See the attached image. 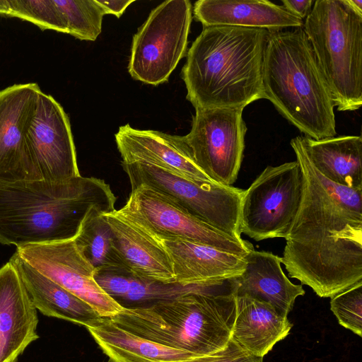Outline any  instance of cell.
<instances>
[{
	"instance_id": "obj_1",
	"label": "cell",
	"mask_w": 362,
	"mask_h": 362,
	"mask_svg": "<svg viewBox=\"0 0 362 362\" xmlns=\"http://www.w3.org/2000/svg\"><path fill=\"white\" fill-rule=\"evenodd\" d=\"M303 174L299 208L285 237L281 263L291 278L321 298L362 281V189L335 184L291 140Z\"/></svg>"
},
{
	"instance_id": "obj_2",
	"label": "cell",
	"mask_w": 362,
	"mask_h": 362,
	"mask_svg": "<svg viewBox=\"0 0 362 362\" xmlns=\"http://www.w3.org/2000/svg\"><path fill=\"white\" fill-rule=\"evenodd\" d=\"M116 199L110 186L93 177L0 182V243L19 247L73 239L92 209L111 212Z\"/></svg>"
},
{
	"instance_id": "obj_3",
	"label": "cell",
	"mask_w": 362,
	"mask_h": 362,
	"mask_svg": "<svg viewBox=\"0 0 362 362\" xmlns=\"http://www.w3.org/2000/svg\"><path fill=\"white\" fill-rule=\"evenodd\" d=\"M269 34L260 28H203L181 73L194 108H245L264 98L262 70Z\"/></svg>"
},
{
	"instance_id": "obj_4",
	"label": "cell",
	"mask_w": 362,
	"mask_h": 362,
	"mask_svg": "<svg viewBox=\"0 0 362 362\" xmlns=\"http://www.w3.org/2000/svg\"><path fill=\"white\" fill-rule=\"evenodd\" d=\"M234 277L206 290L187 293L148 306L124 307L108 317L146 340L199 356L223 349L235 317Z\"/></svg>"
},
{
	"instance_id": "obj_5",
	"label": "cell",
	"mask_w": 362,
	"mask_h": 362,
	"mask_svg": "<svg viewBox=\"0 0 362 362\" xmlns=\"http://www.w3.org/2000/svg\"><path fill=\"white\" fill-rule=\"evenodd\" d=\"M262 84L264 98L305 136H335L334 105L303 27L270 33Z\"/></svg>"
},
{
	"instance_id": "obj_6",
	"label": "cell",
	"mask_w": 362,
	"mask_h": 362,
	"mask_svg": "<svg viewBox=\"0 0 362 362\" xmlns=\"http://www.w3.org/2000/svg\"><path fill=\"white\" fill-rule=\"evenodd\" d=\"M303 29L338 111L362 105V13L347 0H317Z\"/></svg>"
},
{
	"instance_id": "obj_7",
	"label": "cell",
	"mask_w": 362,
	"mask_h": 362,
	"mask_svg": "<svg viewBox=\"0 0 362 362\" xmlns=\"http://www.w3.org/2000/svg\"><path fill=\"white\" fill-rule=\"evenodd\" d=\"M192 6L188 0H168L153 8L132 40L128 71L152 86L168 81L187 47Z\"/></svg>"
},
{
	"instance_id": "obj_8",
	"label": "cell",
	"mask_w": 362,
	"mask_h": 362,
	"mask_svg": "<svg viewBox=\"0 0 362 362\" xmlns=\"http://www.w3.org/2000/svg\"><path fill=\"white\" fill-rule=\"evenodd\" d=\"M303 174L297 160L268 165L244 190L239 230L256 241L285 238L299 208Z\"/></svg>"
},
{
	"instance_id": "obj_9",
	"label": "cell",
	"mask_w": 362,
	"mask_h": 362,
	"mask_svg": "<svg viewBox=\"0 0 362 362\" xmlns=\"http://www.w3.org/2000/svg\"><path fill=\"white\" fill-rule=\"evenodd\" d=\"M131 188L151 187L175 200L209 225L241 240L239 218L244 190L215 182H195L144 163H122Z\"/></svg>"
},
{
	"instance_id": "obj_10",
	"label": "cell",
	"mask_w": 362,
	"mask_h": 362,
	"mask_svg": "<svg viewBox=\"0 0 362 362\" xmlns=\"http://www.w3.org/2000/svg\"><path fill=\"white\" fill-rule=\"evenodd\" d=\"M243 107L197 108L185 136L199 169L214 182L233 186L241 166L247 127Z\"/></svg>"
},
{
	"instance_id": "obj_11",
	"label": "cell",
	"mask_w": 362,
	"mask_h": 362,
	"mask_svg": "<svg viewBox=\"0 0 362 362\" xmlns=\"http://www.w3.org/2000/svg\"><path fill=\"white\" fill-rule=\"evenodd\" d=\"M119 210L154 234L200 243L241 255L254 250L250 242L218 230L172 198L145 185L132 188L126 204Z\"/></svg>"
},
{
	"instance_id": "obj_12",
	"label": "cell",
	"mask_w": 362,
	"mask_h": 362,
	"mask_svg": "<svg viewBox=\"0 0 362 362\" xmlns=\"http://www.w3.org/2000/svg\"><path fill=\"white\" fill-rule=\"evenodd\" d=\"M23 144L43 180L62 182L81 176L69 117L62 105L42 90L25 129Z\"/></svg>"
},
{
	"instance_id": "obj_13",
	"label": "cell",
	"mask_w": 362,
	"mask_h": 362,
	"mask_svg": "<svg viewBox=\"0 0 362 362\" xmlns=\"http://www.w3.org/2000/svg\"><path fill=\"white\" fill-rule=\"evenodd\" d=\"M16 253L37 271L88 304L100 317H110L124 306L94 279L95 268L74 238L17 247Z\"/></svg>"
},
{
	"instance_id": "obj_14",
	"label": "cell",
	"mask_w": 362,
	"mask_h": 362,
	"mask_svg": "<svg viewBox=\"0 0 362 362\" xmlns=\"http://www.w3.org/2000/svg\"><path fill=\"white\" fill-rule=\"evenodd\" d=\"M40 90L36 83L14 84L0 90V182L42 180L23 144Z\"/></svg>"
},
{
	"instance_id": "obj_15",
	"label": "cell",
	"mask_w": 362,
	"mask_h": 362,
	"mask_svg": "<svg viewBox=\"0 0 362 362\" xmlns=\"http://www.w3.org/2000/svg\"><path fill=\"white\" fill-rule=\"evenodd\" d=\"M141 228L167 255L177 285L218 286L241 274L245 269V255L200 243L154 234Z\"/></svg>"
},
{
	"instance_id": "obj_16",
	"label": "cell",
	"mask_w": 362,
	"mask_h": 362,
	"mask_svg": "<svg viewBox=\"0 0 362 362\" xmlns=\"http://www.w3.org/2000/svg\"><path fill=\"white\" fill-rule=\"evenodd\" d=\"M115 137L122 163L151 164L195 182H212L194 161L185 136L137 129L127 124L119 127Z\"/></svg>"
},
{
	"instance_id": "obj_17",
	"label": "cell",
	"mask_w": 362,
	"mask_h": 362,
	"mask_svg": "<svg viewBox=\"0 0 362 362\" xmlns=\"http://www.w3.org/2000/svg\"><path fill=\"white\" fill-rule=\"evenodd\" d=\"M37 323V309L8 261L0 268V362H16L39 338Z\"/></svg>"
},
{
	"instance_id": "obj_18",
	"label": "cell",
	"mask_w": 362,
	"mask_h": 362,
	"mask_svg": "<svg viewBox=\"0 0 362 362\" xmlns=\"http://www.w3.org/2000/svg\"><path fill=\"white\" fill-rule=\"evenodd\" d=\"M103 215L111 230L117 255L132 274L164 284H176L167 255L146 231L119 209Z\"/></svg>"
},
{
	"instance_id": "obj_19",
	"label": "cell",
	"mask_w": 362,
	"mask_h": 362,
	"mask_svg": "<svg viewBox=\"0 0 362 362\" xmlns=\"http://www.w3.org/2000/svg\"><path fill=\"white\" fill-rule=\"evenodd\" d=\"M193 12L203 28L233 26L273 33L302 28L304 23L283 6L267 0H199Z\"/></svg>"
},
{
	"instance_id": "obj_20",
	"label": "cell",
	"mask_w": 362,
	"mask_h": 362,
	"mask_svg": "<svg viewBox=\"0 0 362 362\" xmlns=\"http://www.w3.org/2000/svg\"><path fill=\"white\" fill-rule=\"evenodd\" d=\"M245 257V269L235 277L234 296L268 303L287 317L296 299L305 293L302 285L294 284L288 279L278 255L254 249Z\"/></svg>"
},
{
	"instance_id": "obj_21",
	"label": "cell",
	"mask_w": 362,
	"mask_h": 362,
	"mask_svg": "<svg viewBox=\"0 0 362 362\" xmlns=\"http://www.w3.org/2000/svg\"><path fill=\"white\" fill-rule=\"evenodd\" d=\"M231 339L250 354L264 357L293 327L271 304L246 296L235 297Z\"/></svg>"
},
{
	"instance_id": "obj_22",
	"label": "cell",
	"mask_w": 362,
	"mask_h": 362,
	"mask_svg": "<svg viewBox=\"0 0 362 362\" xmlns=\"http://www.w3.org/2000/svg\"><path fill=\"white\" fill-rule=\"evenodd\" d=\"M300 139L311 163L325 177L341 186L362 189L361 136Z\"/></svg>"
},
{
	"instance_id": "obj_23",
	"label": "cell",
	"mask_w": 362,
	"mask_h": 362,
	"mask_svg": "<svg viewBox=\"0 0 362 362\" xmlns=\"http://www.w3.org/2000/svg\"><path fill=\"white\" fill-rule=\"evenodd\" d=\"M9 262L18 272L34 306L43 315L85 327L100 317L88 304L37 271L16 252Z\"/></svg>"
},
{
	"instance_id": "obj_24",
	"label": "cell",
	"mask_w": 362,
	"mask_h": 362,
	"mask_svg": "<svg viewBox=\"0 0 362 362\" xmlns=\"http://www.w3.org/2000/svg\"><path fill=\"white\" fill-rule=\"evenodd\" d=\"M114 362H187L202 356L160 345L129 333L100 317L86 327Z\"/></svg>"
},
{
	"instance_id": "obj_25",
	"label": "cell",
	"mask_w": 362,
	"mask_h": 362,
	"mask_svg": "<svg viewBox=\"0 0 362 362\" xmlns=\"http://www.w3.org/2000/svg\"><path fill=\"white\" fill-rule=\"evenodd\" d=\"M103 214L100 209H92L83 220L74 242L95 269L125 268L115 249L111 230Z\"/></svg>"
},
{
	"instance_id": "obj_26",
	"label": "cell",
	"mask_w": 362,
	"mask_h": 362,
	"mask_svg": "<svg viewBox=\"0 0 362 362\" xmlns=\"http://www.w3.org/2000/svg\"><path fill=\"white\" fill-rule=\"evenodd\" d=\"M0 15L29 21L42 30L68 34L64 14L55 0H0Z\"/></svg>"
},
{
	"instance_id": "obj_27",
	"label": "cell",
	"mask_w": 362,
	"mask_h": 362,
	"mask_svg": "<svg viewBox=\"0 0 362 362\" xmlns=\"http://www.w3.org/2000/svg\"><path fill=\"white\" fill-rule=\"evenodd\" d=\"M64 14L68 34L81 40L95 41L105 15L97 0H55Z\"/></svg>"
},
{
	"instance_id": "obj_28",
	"label": "cell",
	"mask_w": 362,
	"mask_h": 362,
	"mask_svg": "<svg viewBox=\"0 0 362 362\" xmlns=\"http://www.w3.org/2000/svg\"><path fill=\"white\" fill-rule=\"evenodd\" d=\"M330 309L341 326L361 337L362 281L332 297Z\"/></svg>"
},
{
	"instance_id": "obj_29",
	"label": "cell",
	"mask_w": 362,
	"mask_h": 362,
	"mask_svg": "<svg viewBox=\"0 0 362 362\" xmlns=\"http://www.w3.org/2000/svg\"><path fill=\"white\" fill-rule=\"evenodd\" d=\"M187 362H263V358L250 354L231 339L221 351Z\"/></svg>"
},
{
	"instance_id": "obj_30",
	"label": "cell",
	"mask_w": 362,
	"mask_h": 362,
	"mask_svg": "<svg viewBox=\"0 0 362 362\" xmlns=\"http://www.w3.org/2000/svg\"><path fill=\"white\" fill-rule=\"evenodd\" d=\"M281 2L288 11L303 20L310 13L315 1L282 0Z\"/></svg>"
},
{
	"instance_id": "obj_31",
	"label": "cell",
	"mask_w": 362,
	"mask_h": 362,
	"mask_svg": "<svg viewBox=\"0 0 362 362\" xmlns=\"http://www.w3.org/2000/svg\"><path fill=\"white\" fill-rule=\"evenodd\" d=\"M134 0H97L105 14H112L119 18Z\"/></svg>"
},
{
	"instance_id": "obj_32",
	"label": "cell",
	"mask_w": 362,
	"mask_h": 362,
	"mask_svg": "<svg viewBox=\"0 0 362 362\" xmlns=\"http://www.w3.org/2000/svg\"><path fill=\"white\" fill-rule=\"evenodd\" d=\"M347 1L353 8L362 13V0H347Z\"/></svg>"
},
{
	"instance_id": "obj_33",
	"label": "cell",
	"mask_w": 362,
	"mask_h": 362,
	"mask_svg": "<svg viewBox=\"0 0 362 362\" xmlns=\"http://www.w3.org/2000/svg\"><path fill=\"white\" fill-rule=\"evenodd\" d=\"M108 362H114V361H112V360H110H110L108 361Z\"/></svg>"
}]
</instances>
